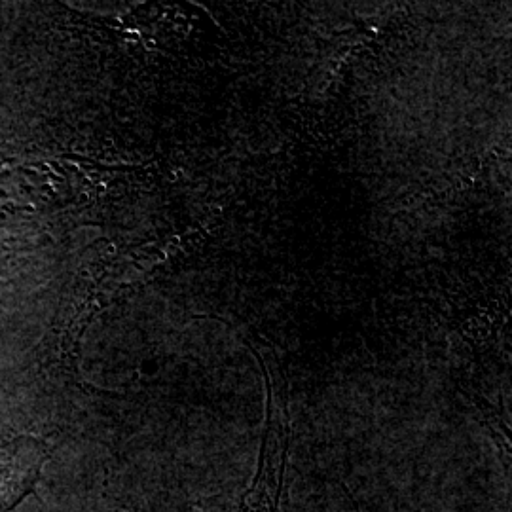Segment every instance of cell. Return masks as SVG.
<instances>
[{
    "label": "cell",
    "mask_w": 512,
    "mask_h": 512,
    "mask_svg": "<svg viewBox=\"0 0 512 512\" xmlns=\"http://www.w3.org/2000/svg\"><path fill=\"white\" fill-rule=\"evenodd\" d=\"M48 446L35 437L0 442V512L14 511L19 503L35 494Z\"/></svg>",
    "instance_id": "cell-1"
}]
</instances>
